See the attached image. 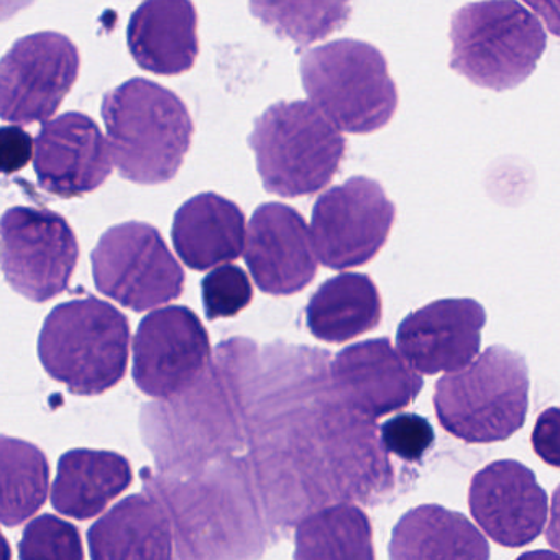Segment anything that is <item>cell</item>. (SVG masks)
I'll list each match as a JSON object with an SVG mask.
<instances>
[{
	"instance_id": "cell-14",
	"label": "cell",
	"mask_w": 560,
	"mask_h": 560,
	"mask_svg": "<svg viewBox=\"0 0 560 560\" xmlns=\"http://www.w3.org/2000/svg\"><path fill=\"white\" fill-rule=\"evenodd\" d=\"M244 257L258 290L271 296L303 291L319 264L306 219L283 202L258 206L245 235Z\"/></svg>"
},
{
	"instance_id": "cell-20",
	"label": "cell",
	"mask_w": 560,
	"mask_h": 560,
	"mask_svg": "<svg viewBox=\"0 0 560 560\" xmlns=\"http://www.w3.org/2000/svg\"><path fill=\"white\" fill-rule=\"evenodd\" d=\"M132 483V465L122 454L73 448L58 460L51 504L58 513L73 520H93Z\"/></svg>"
},
{
	"instance_id": "cell-4",
	"label": "cell",
	"mask_w": 560,
	"mask_h": 560,
	"mask_svg": "<svg viewBox=\"0 0 560 560\" xmlns=\"http://www.w3.org/2000/svg\"><path fill=\"white\" fill-rule=\"evenodd\" d=\"M270 195L301 198L323 191L346 155L347 140L310 101L273 104L248 137Z\"/></svg>"
},
{
	"instance_id": "cell-23",
	"label": "cell",
	"mask_w": 560,
	"mask_h": 560,
	"mask_svg": "<svg viewBox=\"0 0 560 560\" xmlns=\"http://www.w3.org/2000/svg\"><path fill=\"white\" fill-rule=\"evenodd\" d=\"M294 560H376L369 514L342 503L304 517L294 534Z\"/></svg>"
},
{
	"instance_id": "cell-31",
	"label": "cell",
	"mask_w": 560,
	"mask_h": 560,
	"mask_svg": "<svg viewBox=\"0 0 560 560\" xmlns=\"http://www.w3.org/2000/svg\"><path fill=\"white\" fill-rule=\"evenodd\" d=\"M516 560H559V553L553 550H529L521 553Z\"/></svg>"
},
{
	"instance_id": "cell-30",
	"label": "cell",
	"mask_w": 560,
	"mask_h": 560,
	"mask_svg": "<svg viewBox=\"0 0 560 560\" xmlns=\"http://www.w3.org/2000/svg\"><path fill=\"white\" fill-rule=\"evenodd\" d=\"M533 448L550 467H560V415L559 409L549 408L537 418L534 428Z\"/></svg>"
},
{
	"instance_id": "cell-25",
	"label": "cell",
	"mask_w": 560,
	"mask_h": 560,
	"mask_svg": "<svg viewBox=\"0 0 560 560\" xmlns=\"http://www.w3.org/2000/svg\"><path fill=\"white\" fill-rule=\"evenodd\" d=\"M19 559L84 560L80 529L55 514H42L25 526Z\"/></svg>"
},
{
	"instance_id": "cell-22",
	"label": "cell",
	"mask_w": 560,
	"mask_h": 560,
	"mask_svg": "<svg viewBox=\"0 0 560 560\" xmlns=\"http://www.w3.org/2000/svg\"><path fill=\"white\" fill-rule=\"evenodd\" d=\"M378 288L369 275L342 273L317 288L306 307V326L316 339L343 343L382 323Z\"/></svg>"
},
{
	"instance_id": "cell-16",
	"label": "cell",
	"mask_w": 560,
	"mask_h": 560,
	"mask_svg": "<svg viewBox=\"0 0 560 560\" xmlns=\"http://www.w3.org/2000/svg\"><path fill=\"white\" fill-rule=\"evenodd\" d=\"M330 378L353 411L372 419L408 408L424 386L386 337L346 347L330 365Z\"/></svg>"
},
{
	"instance_id": "cell-15",
	"label": "cell",
	"mask_w": 560,
	"mask_h": 560,
	"mask_svg": "<svg viewBox=\"0 0 560 560\" xmlns=\"http://www.w3.org/2000/svg\"><path fill=\"white\" fill-rule=\"evenodd\" d=\"M34 165L40 188L67 199L94 191L113 173L106 137L81 113L45 124L35 140Z\"/></svg>"
},
{
	"instance_id": "cell-6",
	"label": "cell",
	"mask_w": 560,
	"mask_h": 560,
	"mask_svg": "<svg viewBox=\"0 0 560 560\" xmlns=\"http://www.w3.org/2000/svg\"><path fill=\"white\" fill-rule=\"evenodd\" d=\"M451 68L470 83L513 90L536 70L547 47L539 19L514 0L471 2L451 21Z\"/></svg>"
},
{
	"instance_id": "cell-9",
	"label": "cell",
	"mask_w": 560,
	"mask_h": 560,
	"mask_svg": "<svg viewBox=\"0 0 560 560\" xmlns=\"http://www.w3.org/2000/svg\"><path fill=\"white\" fill-rule=\"evenodd\" d=\"M396 208L375 179L353 176L317 198L311 238L317 261L349 270L372 261L388 241Z\"/></svg>"
},
{
	"instance_id": "cell-1",
	"label": "cell",
	"mask_w": 560,
	"mask_h": 560,
	"mask_svg": "<svg viewBox=\"0 0 560 560\" xmlns=\"http://www.w3.org/2000/svg\"><path fill=\"white\" fill-rule=\"evenodd\" d=\"M101 114L113 165L122 178L139 185L175 178L191 147L195 124L173 91L133 78L104 96Z\"/></svg>"
},
{
	"instance_id": "cell-8",
	"label": "cell",
	"mask_w": 560,
	"mask_h": 560,
	"mask_svg": "<svg viewBox=\"0 0 560 560\" xmlns=\"http://www.w3.org/2000/svg\"><path fill=\"white\" fill-rule=\"evenodd\" d=\"M78 257L77 235L57 212L18 206L0 218V271L27 300L45 303L63 293Z\"/></svg>"
},
{
	"instance_id": "cell-19",
	"label": "cell",
	"mask_w": 560,
	"mask_h": 560,
	"mask_svg": "<svg viewBox=\"0 0 560 560\" xmlns=\"http://www.w3.org/2000/svg\"><path fill=\"white\" fill-rule=\"evenodd\" d=\"M91 560H173L168 516L150 494L124 498L88 530Z\"/></svg>"
},
{
	"instance_id": "cell-13",
	"label": "cell",
	"mask_w": 560,
	"mask_h": 560,
	"mask_svg": "<svg viewBox=\"0 0 560 560\" xmlns=\"http://www.w3.org/2000/svg\"><path fill=\"white\" fill-rule=\"evenodd\" d=\"M471 517L503 547L527 546L540 536L549 498L536 475L517 460H497L478 470L468 490Z\"/></svg>"
},
{
	"instance_id": "cell-27",
	"label": "cell",
	"mask_w": 560,
	"mask_h": 560,
	"mask_svg": "<svg viewBox=\"0 0 560 560\" xmlns=\"http://www.w3.org/2000/svg\"><path fill=\"white\" fill-rule=\"evenodd\" d=\"M252 11L257 18L290 19V21L303 22L300 37L296 44H313L317 38L326 37L334 31H339L340 25L347 21L350 14L349 4H258L252 2Z\"/></svg>"
},
{
	"instance_id": "cell-24",
	"label": "cell",
	"mask_w": 560,
	"mask_h": 560,
	"mask_svg": "<svg viewBox=\"0 0 560 560\" xmlns=\"http://www.w3.org/2000/svg\"><path fill=\"white\" fill-rule=\"evenodd\" d=\"M50 464L32 442L0 435V524L18 527L47 503Z\"/></svg>"
},
{
	"instance_id": "cell-21",
	"label": "cell",
	"mask_w": 560,
	"mask_h": 560,
	"mask_svg": "<svg viewBox=\"0 0 560 560\" xmlns=\"http://www.w3.org/2000/svg\"><path fill=\"white\" fill-rule=\"evenodd\" d=\"M388 553L389 560H490V546L465 514L421 504L399 517Z\"/></svg>"
},
{
	"instance_id": "cell-12",
	"label": "cell",
	"mask_w": 560,
	"mask_h": 560,
	"mask_svg": "<svg viewBox=\"0 0 560 560\" xmlns=\"http://www.w3.org/2000/svg\"><path fill=\"white\" fill-rule=\"evenodd\" d=\"M487 313L468 298L439 300L399 324L396 347L419 375L460 372L477 359Z\"/></svg>"
},
{
	"instance_id": "cell-5",
	"label": "cell",
	"mask_w": 560,
	"mask_h": 560,
	"mask_svg": "<svg viewBox=\"0 0 560 560\" xmlns=\"http://www.w3.org/2000/svg\"><path fill=\"white\" fill-rule=\"evenodd\" d=\"M310 103L340 132L372 133L398 109V90L382 51L366 42H330L301 58Z\"/></svg>"
},
{
	"instance_id": "cell-3",
	"label": "cell",
	"mask_w": 560,
	"mask_h": 560,
	"mask_svg": "<svg viewBox=\"0 0 560 560\" xmlns=\"http://www.w3.org/2000/svg\"><path fill=\"white\" fill-rule=\"evenodd\" d=\"M529 369L520 353L491 346L435 383L434 409L444 431L468 444L510 439L529 409Z\"/></svg>"
},
{
	"instance_id": "cell-28",
	"label": "cell",
	"mask_w": 560,
	"mask_h": 560,
	"mask_svg": "<svg viewBox=\"0 0 560 560\" xmlns=\"http://www.w3.org/2000/svg\"><path fill=\"white\" fill-rule=\"evenodd\" d=\"M382 442L389 454L406 462H419L434 447L431 422L419 415H398L382 425Z\"/></svg>"
},
{
	"instance_id": "cell-2",
	"label": "cell",
	"mask_w": 560,
	"mask_h": 560,
	"mask_svg": "<svg viewBox=\"0 0 560 560\" xmlns=\"http://www.w3.org/2000/svg\"><path fill=\"white\" fill-rule=\"evenodd\" d=\"M129 349L127 317L93 296L55 307L38 337L42 365L77 396H100L122 382Z\"/></svg>"
},
{
	"instance_id": "cell-18",
	"label": "cell",
	"mask_w": 560,
	"mask_h": 560,
	"mask_svg": "<svg viewBox=\"0 0 560 560\" xmlns=\"http://www.w3.org/2000/svg\"><path fill=\"white\" fill-rule=\"evenodd\" d=\"M245 215L234 201L202 192L176 212L172 238L179 258L196 271L211 270L244 254Z\"/></svg>"
},
{
	"instance_id": "cell-29",
	"label": "cell",
	"mask_w": 560,
	"mask_h": 560,
	"mask_svg": "<svg viewBox=\"0 0 560 560\" xmlns=\"http://www.w3.org/2000/svg\"><path fill=\"white\" fill-rule=\"evenodd\" d=\"M35 155V140L22 127H0V175L24 170Z\"/></svg>"
},
{
	"instance_id": "cell-32",
	"label": "cell",
	"mask_w": 560,
	"mask_h": 560,
	"mask_svg": "<svg viewBox=\"0 0 560 560\" xmlns=\"http://www.w3.org/2000/svg\"><path fill=\"white\" fill-rule=\"evenodd\" d=\"M0 560H12L11 542L2 533H0Z\"/></svg>"
},
{
	"instance_id": "cell-11",
	"label": "cell",
	"mask_w": 560,
	"mask_h": 560,
	"mask_svg": "<svg viewBox=\"0 0 560 560\" xmlns=\"http://www.w3.org/2000/svg\"><path fill=\"white\" fill-rule=\"evenodd\" d=\"M208 330L195 311H153L133 339V382L143 395L165 399L192 385L211 360Z\"/></svg>"
},
{
	"instance_id": "cell-7",
	"label": "cell",
	"mask_w": 560,
	"mask_h": 560,
	"mask_svg": "<svg viewBox=\"0 0 560 560\" xmlns=\"http://www.w3.org/2000/svg\"><path fill=\"white\" fill-rule=\"evenodd\" d=\"M91 260L97 290L137 313L178 300L185 290L182 265L162 234L145 222L109 229Z\"/></svg>"
},
{
	"instance_id": "cell-26",
	"label": "cell",
	"mask_w": 560,
	"mask_h": 560,
	"mask_svg": "<svg viewBox=\"0 0 560 560\" xmlns=\"http://www.w3.org/2000/svg\"><path fill=\"white\" fill-rule=\"evenodd\" d=\"M202 304L209 320L229 319L250 306L254 287L244 268L222 265L202 280Z\"/></svg>"
},
{
	"instance_id": "cell-17",
	"label": "cell",
	"mask_w": 560,
	"mask_h": 560,
	"mask_svg": "<svg viewBox=\"0 0 560 560\" xmlns=\"http://www.w3.org/2000/svg\"><path fill=\"white\" fill-rule=\"evenodd\" d=\"M127 44L143 70L162 77L186 73L199 54L195 5L189 0L143 2L130 18Z\"/></svg>"
},
{
	"instance_id": "cell-10",
	"label": "cell",
	"mask_w": 560,
	"mask_h": 560,
	"mask_svg": "<svg viewBox=\"0 0 560 560\" xmlns=\"http://www.w3.org/2000/svg\"><path fill=\"white\" fill-rule=\"evenodd\" d=\"M80 74V51L67 35L40 32L12 45L0 60V119L47 122Z\"/></svg>"
}]
</instances>
